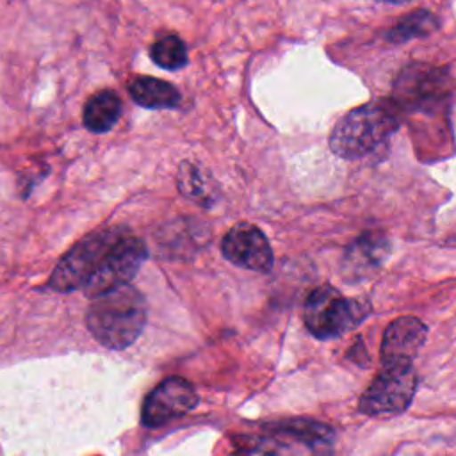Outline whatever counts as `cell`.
<instances>
[{"mask_svg":"<svg viewBox=\"0 0 456 456\" xmlns=\"http://www.w3.org/2000/svg\"><path fill=\"white\" fill-rule=\"evenodd\" d=\"M369 314V301L346 297L335 287L321 285L306 297L303 321L315 338L330 340L356 328Z\"/></svg>","mask_w":456,"mask_h":456,"instance_id":"obj_3","label":"cell"},{"mask_svg":"<svg viewBox=\"0 0 456 456\" xmlns=\"http://www.w3.org/2000/svg\"><path fill=\"white\" fill-rule=\"evenodd\" d=\"M428 335L426 324L411 315L394 319L383 333L381 363L411 365Z\"/></svg>","mask_w":456,"mask_h":456,"instance_id":"obj_11","label":"cell"},{"mask_svg":"<svg viewBox=\"0 0 456 456\" xmlns=\"http://www.w3.org/2000/svg\"><path fill=\"white\" fill-rule=\"evenodd\" d=\"M440 25V20L428 9H415L403 16L387 34V39L392 43H406L410 39L424 37L435 32Z\"/></svg>","mask_w":456,"mask_h":456,"instance_id":"obj_14","label":"cell"},{"mask_svg":"<svg viewBox=\"0 0 456 456\" xmlns=\"http://www.w3.org/2000/svg\"><path fill=\"white\" fill-rule=\"evenodd\" d=\"M390 255V240L381 230L365 232L356 237L342 255V276L360 281L379 271Z\"/></svg>","mask_w":456,"mask_h":456,"instance_id":"obj_10","label":"cell"},{"mask_svg":"<svg viewBox=\"0 0 456 456\" xmlns=\"http://www.w3.org/2000/svg\"><path fill=\"white\" fill-rule=\"evenodd\" d=\"M132 100L146 109H175L182 102L180 91L157 77H135L128 84Z\"/></svg>","mask_w":456,"mask_h":456,"instance_id":"obj_12","label":"cell"},{"mask_svg":"<svg viewBox=\"0 0 456 456\" xmlns=\"http://www.w3.org/2000/svg\"><path fill=\"white\" fill-rule=\"evenodd\" d=\"M86 324L98 344L121 351L132 346L146 326V299L130 283L112 289L93 297Z\"/></svg>","mask_w":456,"mask_h":456,"instance_id":"obj_1","label":"cell"},{"mask_svg":"<svg viewBox=\"0 0 456 456\" xmlns=\"http://www.w3.org/2000/svg\"><path fill=\"white\" fill-rule=\"evenodd\" d=\"M128 232L125 226L100 228L78 240L55 265L48 287L55 292H73L89 283L98 271L103 256L114 246V242Z\"/></svg>","mask_w":456,"mask_h":456,"instance_id":"obj_4","label":"cell"},{"mask_svg":"<svg viewBox=\"0 0 456 456\" xmlns=\"http://www.w3.org/2000/svg\"><path fill=\"white\" fill-rule=\"evenodd\" d=\"M150 57L159 68L176 71L187 64V48L176 34H164L153 41Z\"/></svg>","mask_w":456,"mask_h":456,"instance_id":"obj_16","label":"cell"},{"mask_svg":"<svg viewBox=\"0 0 456 456\" xmlns=\"http://www.w3.org/2000/svg\"><path fill=\"white\" fill-rule=\"evenodd\" d=\"M445 87L447 71L415 62L406 66L397 77L392 102L399 110L428 109L444 98Z\"/></svg>","mask_w":456,"mask_h":456,"instance_id":"obj_7","label":"cell"},{"mask_svg":"<svg viewBox=\"0 0 456 456\" xmlns=\"http://www.w3.org/2000/svg\"><path fill=\"white\" fill-rule=\"evenodd\" d=\"M280 433L290 435L299 442H305L312 449H326L333 440V429L326 424L308 420V419H292L276 426Z\"/></svg>","mask_w":456,"mask_h":456,"instance_id":"obj_15","label":"cell"},{"mask_svg":"<svg viewBox=\"0 0 456 456\" xmlns=\"http://www.w3.org/2000/svg\"><path fill=\"white\" fill-rule=\"evenodd\" d=\"M196 404L198 394L194 387L180 376H171L162 379L146 395L141 410V422L146 428H159L189 413Z\"/></svg>","mask_w":456,"mask_h":456,"instance_id":"obj_8","label":"cell"},{"mask_svg":"<svg viewBox=\"0 0 456 456\" xmlns=\"http://www.w3.org/2000/svg\"><path fill=\"white\" fill-rule=\"evenodd\" d=\"M178 189L180 192L201 205H210L212 203V194L210 187L205 182L203 173L200 171L198 166L191 162H182L180 171H178Z\"/></svg>","mask_w":456,"mask_h":456,"instance_id":"obj_17","label":"cell"},{"mask_svg":"<svg viewBox=\"0 0 456 456\" xmlns=\"http://www.w3.org/2000/svg\"><path fill=\"white\" fill-rule=\"evenodd\" d=\"M221 251L237 267L267 273L273 267V249L265 233L253 223L233 224L221 242Z\"/></svg>","mask_w":456,"mask_h":456,"instance_id":"obj_9","label":"cell"},{"mask_svg":"<svg viewBox=\"0 0 456 456\" xmlns=\"http://www.w3.org/2000/svg\"><path fill=\"white\" fill-rule=\"evenodd\" d=\"M399 114L392 100H372L349 110L330 134L331 151L346 160L367 157L388 142L399 126Z\"/></svg>","mask_w":456,"mask_h":456,"instance_id":"obj_2","label":"cell"},{"mask_svg":"<svg viewBox=\"0 0 456 456\" xmlns=\"http://www.w3.org/2000/svg\"><path fill=\"white\" fill-rule=\"evenodd\" d=\"M121 116V100L112 89H102L89 96L84 105L82 123L93 134L109 132Z\"/></svg>","mask_w":456,"mask_h":456,"instance_id":"obj_13","label":"cell"},{"mask_svg":"<svg viewBox=\"0 0 456 456\" xmlns=\"http://www.w3.org/2000/svg\"><path fill=\"white\" fill-rule=\"evenodd\" d=\"M413 365H383L360 397L358 410L370 417H388L404 411L415 394Z\"/></svg>","mask_w":456,"mask_h":456,"instance_id":"obj_5","label":"cell"},{"mask_svg":"<svg viewBox=\"0 0 456 456\" xmlns=\"http://www.w3.org/2000/svg\"><path fill=\"white\" fill-rule=\"evenodd\" d=\"M146 256H148L146 244L139 237L132 235L128 230L123 237H119L114 242V246L103 256L98 271L84 287L86 296L93 299L112 289L128 285L135 278Z\"/></svg>","mask_w":456,"mask_h":456,"instance_id":"obj_6","label":"cell"},{"mask_svg":"<svg viewBox=\"0 0 456 456\" xmlns=\"http://www.w3.org/2000/svg\"><path fill=\"white\" fill-rule=\"evenodd\" d=\"M239 449V456H280L283 445L278 444L276 438L258 436L251 440H242Z\"/></svg>","mask_w":456,"mask_h":456,"instance_id":"obj_18","label":"cell"}]
</instances>
